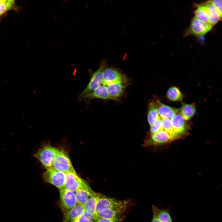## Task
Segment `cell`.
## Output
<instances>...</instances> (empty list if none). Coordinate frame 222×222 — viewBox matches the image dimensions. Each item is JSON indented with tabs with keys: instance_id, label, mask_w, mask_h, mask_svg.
I'll list each match as a JSON object with an SVG mask.
<instances>
[{
	"instance_id": "26",
	"label": "cell",
	"mask_w": 222,
	"mask_h": 222,
	"mask_svg": "<svg viewBox=\"0 0 222 222\" xmlns=\"http://www.w3.org/2000/svg\"><path fill=\"white\" fill-rule=\"evenodd\" d=\"M162 128L163 130L168 133L172 140L176 138L173 132L170 119L165 118L162 119Z\"/></svg>"
},
{
	"instance_id": "5",
	"label": "cell",
	"mask_w": 222,
	"mask_h": 222,
	"mask_svg": "<svg viewBox=\"0 0 222 222\" xmlns=\"http://www.w3.org/2000/svg\"><path fill=\"white\" fill-rule=\"evenodd\" d=\"M60 204L64 215L77 204L75 192L65 188L59 189Z\"/></svg>"
},
{
	"instance_id": "30",
	"label": "cell",
	"mask_w": 222,
	"mask_h": 222,
	"mask_svg": "<svg viewBox=\"0 0 222 222\" xmlns=\"http://www.w3.org/2000/svg\"><path fill=\"white\" fill-rule=\"evenodd\" d=\"M210 1L216 8L220 16L222 18V0H212Z\"/></svg>"
},
{
	"instance_id": "9",
	"label": "cell",
	"mask_w": 222,
	"mask_h": 222,
	"mask_svg": "<svg viewBox=\"0 0 222 222\" xmlns=\"http://www.w3.org/2000/svg\"><path fill=\"white\" fill-rule=\"evenodd\" d=\"M212 27L210 24L201 22L194 17L191 20L187 34L197 36H203L209 32Z\"/></svg>"
},
{
	"instance_id": "20",
	"label": "cell",
	"mask_w": 222,
	"mask_h": 222,
	"mask_svg": "<svg viewBox=\"0 0 222 222\" xmlns=\"http://www.w3.org/2000/svg\"><path fill=\"white\" fill-rule=\"evenodd\" d=\"M179 110V113L184 119L187 120L194 115L196 111L195 106V104H189L182 103Z\"/></svg>"
},
{
	"instance_id": "2",
	"label": "cell",
	"mask_w": 222,
	"mask_h": 222,
	"mask_svg": "<svg viewBox=\"0 0 222 222\" xmlns=\"http://www.w3.org/2000/svg\"><path fill=\"white\" fill-rule=\"evenodd\" d=\"M59 151L51 146L45 145L39 149L34 156L47 170L52 167L54 160Z\"/></svg>"
},
{
	"instance_id": "19",
	"label": "cell",
	"mask_w": 222,
	"mask_h": 222,
	"mask_svg": "<svg viewBox=\"0 0 222 222\" xmlns=\"http://www.w3.org/2000/svg\"><path fill=\"white\" fill-rule=\"evenodd\" d=\"M194 11V17L201 22L210 24L208 10L204 3L197 5Z\"/></svg>"
},
{
	"instance_id": "12",
	"label": "cell",
	"mask_w": 222,
	"mask_h": 222,
	"mask_svg": "<svg viewBox=\"0 0 222 222\" xmlns=\"http://www.w3.org/2000/svg\"><path fill=\"white\" fill-rule=\"evenodd\" d=\"M129 203L98 212L97 213L96 216L108 219H112L121 217L126 209Z\"/></svg>"
},
{
	"instance_id": "14",
	"label": "cell",
	"mask_w": 222,
	"mask_h": 222,
	"mask_svg": "<svg viewBox=\"0 0 222 222\" xmlns=\"http://www.w3.org/2000/svg\"><path fill=\"white\" fill-rule=\"evenodd\" d=\"M95 99L111 100L109 95L106 86L101 85L93 91L84 96L82 101H88Z\"/></svg>"
},
{
	"instance_id": "8",
	"label": "cell",
	"mask_w": 222,
	"mask_h": 222,
	"mask_svg": "<svg viewBox=\"0 0 222 222\" xmlns=\"http://www.w3.org/2000/svg\"><path fill=\"white\" fill-rule=\"evenodd\" d=\"M128 200H119L107 197L100 194L98 197L96 204L97 213L106 210L120 206L129 203Z\"/></svg>"
},
{
	"instance_id": "22",
	"label": "cell",
	"mask_w": 222,
	"mask_h": 222,
	"mask_svg": "<svg viewBox=\"0 0 222 222\" xmlns=\"http://www.w3.org/2000/svg\"><path fill=\"white\" fill-rule=\"evenodd\" d=\"M159 117L156 101L153 100L149 104L148 108L147 118L149 125H151Z\"/></svg>"
},
{
	"instance_id": "18",
	"label": "cell",
	"mask_w": 222,
	"mask_h": 222,
	"mask_svg": "<svg viewBox=\"0 0 222 222\" xmlns=\"http://www.w3.org/2000/svg\"><path fill=\"white\" fill-rule=\"evenodd\" d=\"M208 10L209 22L212 27L221 20L217 10L210 1L204 3Z\"/></svg>"
},
{
	"instance_id": "15",
	"label": "cell",
	"mask_w": 222,
	"mask_h": 222,
	"mask_svg": "<svg viewBox=\"0 0 222 222\" xmlns=\"http://www.w3.org/2000/svg\"><path fill=\"white\" fill-rule=\"evenodd\" d=\"M151 135V138L147 141V144H161L167 143L172 140L170 134L163 130Z\"/></svg>"
},
{
	"instance_id": "7",
	"label": "cell",
	"mask_w": 222,
	"mask_h": 222,
	"mask_svg": "<svg viewBox=\"0 0 222 222\" xmlns=\"http://www.w3.org/2000/svg\"><path fill=\"white\" fill-rule=\"evenodd\" d=\"M90 187L83 179L80 178L76 173L69 172L66 174L64 188L75 192L80 188Z\"/></svg>"
},
{
	"instance_id": "31",
	"label": "cell",
	"mask_w": 222,
	"mask_h": 222,
	"mask_svg": "<svg viewBox=\"0 0 222 222\" xmlns=\"http://www.w3.org/2000/svg\"><path fill=\"white\" fill-rule=\"evenodd\" d=\"M151 222H161L159 219L154 213H153V216Z\"/></svg>"
},
{
	"instance_id": "25",
	"label": "cell",
	"mask_w": 222,
	"mask_h": 222,
	"mask_svg": "<svg viewBox=\"0 0 222 222\" xmlns=\"http://www.w3.org/2000/svg\"><path fill=\"white\" fill-rule=\"evenodd\" d=\"M15 1L13 0H0V16L15 7Z\"/></svg>"
},
{
	"instance_id": "24",
	"label": "cell",
	"mask_w": 222,
	"mask_h": 222,
	"mask_svg": "<svg viewBox=\"0 0 222 222\" xmlns=\"http://www.w3.org/2000/svg\"><path fill=\"white\" fill-rule=\"evenodd\" d=\"M166 96L167 98L172 101H180L183 98V95L180 90L176 87H170L168 90Z\"/></svg>"
},
{
	"instance_id": "3",
	"label": "cell",
	"mask_w": 222,
	"mask_h": 222,
	"mask_svg": "<svg viewBox=\"0 0 222 222\" xmlns=\"http://www.w3.org/2000/svg\"><path fill=\"white\" fill-rule=\"evenodd\" d=\"M52 168L65 174L69 172L76 173L68 155L63 151L60 150L54 160Z\"/></svg>"
},
{
	"instance_id": "29",
	"label": "cell",
	"mask_w": 222,
	"mask_h": 222,
	"mask_svg": "<svg viewBox=\"0 0 222 222\" xmlns=\"http://www.w3.org/2000/svg\"><path fill=\"white\" fill-rule=\"evenodd\" d=\"M123 220V217L121 216L112 219L103 218L97 216L94 218L95 222H121Z\"/></svg>"
},
{
	"instance_id": "1",
	"label": "cell",
	"mask_w": 222,
	"mask_h": 222,
	"mask_svg": "<svg viewBox=\"0 0 222 222\" xmlns=\"http://www.w3.org/2000/svg\"><path fill=\"white\" fill-rule=\"evenodd\" d=\"M106 67L105 60H103L99 68L92 74L90 80L86 87L79 95L77 100L78 102L82 101L84 96L92 92L101 85L103 80V72Z\"/></svg>"
},
{
	"instance_id": "10",
	"label": "cell",
	"mask_w": 222,
	"mask_h": 222,
	"mask_svg": "<svg viewBox=\"0 0 222 222\" xmlns=\"http://www.w3.org/2000/svg\"><path fill=\"white\" fill-rule=\"evenodd\" d=\"M171 120L176 138L182 136L187 131L188 128V124L186 120L179 113L175 115Z\"/></svg>"
},
{
	"instance_id": "27",
	"label": "cell",
	"mask_w": 222,
	"mask_h": 222,
	"mask_svg": "<svg viewBox=\"0 0 222 222\" xmlns=\"http://www.w3.org/2000/svg\"><path fill=\"white\" fill-rule=\"evenodd\" d=\"M162 119L159 117L158 119L150 125V131L151 135L163 130Z\"/></svg>"
},
{
	"instance_id": "17",
	"label": "cell",
	"mask_w": 222,
	"mask_h": 222,
	"mask_svg": "<svg viewBox=\"0 0 222 222\" xmlns=\"http://www.w3.org/2000/svg\"><path fill=\"white\" fill-rule=\"evenodd\" d=\"M84 212L83 206L77 204L64 215L62 222H71L81 216Z\"/></svg>"
},
{
	"instance_id": "11",
	"label": "cell",
	"mask_w": 222,
	"mask_h": 222,
	"mask_svg": "<svg viewBox=\"0 0 222 222\" xmlns=\"http://www.w3.org/2000/svg\"><path fill=\"white\" fill-rule=\"evenodd\" d=\"M128 82L117 81L107 85L109 95L111 100H117L123 94Z\"/></svg>"
},
{
	"instance_id": "23",
	"label": "cell",
	"mask_w": 222,
	"mask_h": 222,
	"mask_svg": "<svg viewBox=\"0 0 222 222\" xmlns=\"http://www.w3.org/2000/svg\"><path fill=\"white\" fill-rule=\"evenodd\" d=\"M152 210L153 213L156 215L161 222H173L168 209H159L153 205Z\"/></svg>"
},
{
	"instance_id": "4",
	"label": "cell",
	"mask_w": 222,
	"mask_h": 222,
	"mask_svg": "<svg viewBox=\"0 0 222 222\" xmlns=\"http://www.w3.org/2000/svg\"><path fill=\"white\" fill-rule=\"evenodd\" d=\"M42 179L45 182L60 189L64 187L66 174L51 168L47 170L42 175Z\"/></svg>"
},
{
	"instance_id": "6",
	"label": "cell",
	"mask_w": 222,
	"mask_h": 222,
	"mask_svg": "<svg viewBox=\"0 0 222 222\" xmlns=\"http://www.w3.org/2000/svg\"><path fill=\"white\" fill-rule=\"evenodd\" d=\"M117 81L128 82V80L126 76L118 69L106 67L103 73L102 84L107 86Z\"/></svg>"
},
{
	"instance_id": "16",
	"label": "cell",
	"mask_w": 222,
	"mask_h": 222,
	"mask_svg": "<svg viewBox=\"0 0 222 222\" xmlns=\"http://www.w3.org/2000/svg\"><path fill=\"white\" fill-rule=\"evenodd\" d=\"M75 192L77 204L83 206L89 198L97 193L92 190L91 187L80 188Z\"/></svg>"
},
{
	"instance_id": "28",
	"label": "cell",
	"mask_w": 222,
	"mask_h": 222,
	"mask_svg": "<svg viewBox=\"0 0 222 222\" xmlns=\"http://www.w3.org/2000/svg\"><path fill=\"white\" fill-rule=\"evenodd\" d=\"M71 222H95L94 216L84 212L80 216Z\"/></svg>"
},
{
	"instance_id": "21",
	"label": "cell",
	"mask_w": 222,
	"mask_h": 222,
	"mask_svg": "<svg viewBox=\"0 0 222 222\" xmlns=\"http://www.w3.org/2000/svg\"><path fill=\"white\" fill-rule=\"evenodd\" d=\"M101 194L97 193L89 198L83 206L84 211L96 216V206L97 199Z\"/></svg>"
},
{
	"instance_id": "13",
	"label": "cell",
	"mask_w": 222,
	"mask_h": 222,
	"mask_svg": "<svg viewBox=\"0 0 222 222\" xmlns=\"http://www.w3.org/2000/svg\"><path fill=\"white\" fill-rule=\"evenodd\" d=\"M156 104L158 115L162 119L165 118L171 119L179 112V109L165 105L158 100H156Z\"/></svg>"
}]
</instances>
